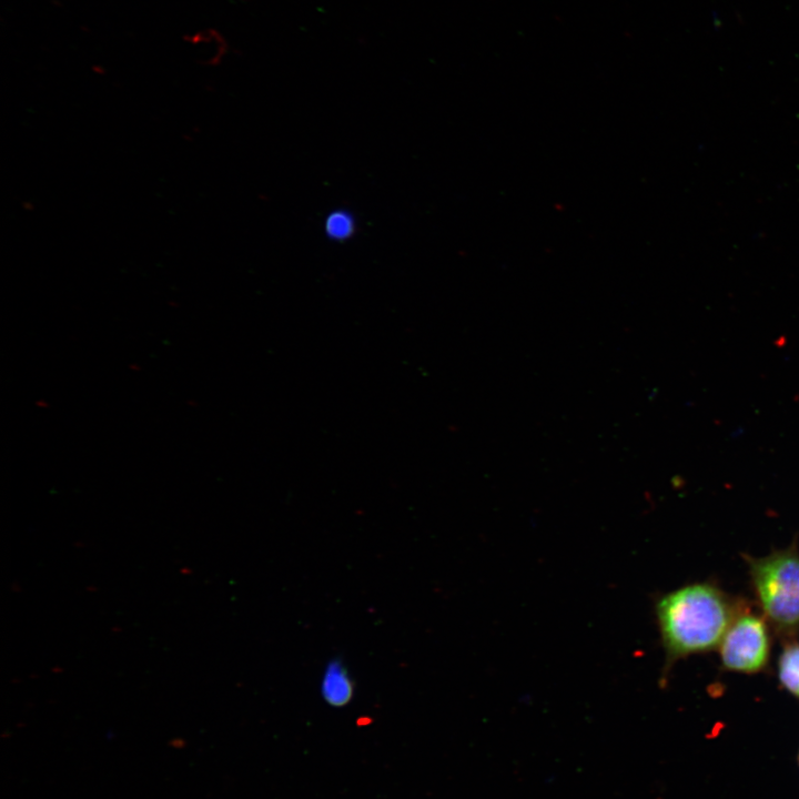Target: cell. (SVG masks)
<instances>
[{"label":"cell","mask_w":799,"mask_h":799,"mask_svg":"<svg viewBox=\"0 0 799 799\" xmlns=\"http://www.w3.org/2000/svg\"><path fill=\"white\" fill-rule=\"evenodd\" d=\"M655 613L669 659L715 647L730 621L725 598L707 585L665 594L656 601Z\"/></svg>","instance_id":"1"},{"label":"cell","mask_w":799,"mask_h":799,"mask_svg":"<svg viewBox=\"0 0 799 799\" xmlns=\"http://www.w3.org/2000/svg\"><path fill=\"white\" fill-rule=\"evenodd\" d=\"M754 579L767 615L777 624L799 623V558L790 553L758 560Z\"/></svg>","instance_id":"2"},{"label":"cell","mask_w":799,"mask_h":799,"mask_svg":"<svg viewBox=\"0 0 799 799\" xmlns=\"http://www.w3.org/2000/svg\"><path fill=\"white\" fill-rule=\"evenodd\" d=\"M768 636L765 624L756 616L739 618L724 637L721 657L729 669L754 672L768 657Z\"/></svg>","instance_id":"3"},{"label":"cell","mask_w":799,"mask_h":799,"mask_svg":"<svg viewBox=\"0 0 799 799\" xmlns=\"http://www.w3.org/2000/svg\"><path fill=\"white\" fill-rule=\"evenodd\" d=\"M321 692L326 702L334 707L345 706L352 699L353 681L338 660L327 665L322 679Z\"/></svg>","instance_id":"4"},{"label":"cell","mask_w":799,"mask_h":799,"mask_svg":"<svg viewBox=\"0 0 799 799\" xmlns=\"http://www.w3.org/2000/svg\"><path fill=\"white\" fill-rule=\"evenodd\" d=\"M782 685L799 696V645L789 646L782 654L779 665Z\"/></svg>","instance_id":"5"},{"label":"cell","mask_w":799,"mask_h":799,"mask_svg":"<svg viewBox=\"0 0 799 799\" xmlns=\"http://www.w3.org/2000/svg\"><path fill=\"white\" fill-rule=\"evenodd\" d=\"M355 231V220L346 211H335L325 220V232L332 240L342 241L352 236Z\"/></svg>","instance_id":"6"}]
</instances>
